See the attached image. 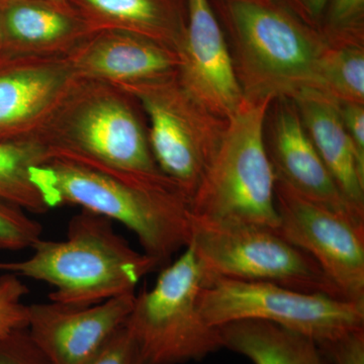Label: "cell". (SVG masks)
Instances as JSON below:
<instances>
[{"mask_svg":"<svg viewBox=\"0 0 364 364\" xmlns=\"http://www.w3.org/2000/svg\"><path fill=\"white\" fill-rule=\"evenodd\" d=\"M32 181L49 210L78 205L123 224L159 267L188 246L191 200L164 174L140 176L51 156L33 167Z\"/></svg>","mask_w":364,"mask_h":364,"instance_id":"obj_1","label":"cell"},{"mask_svg":"<svg viewBox=\"0 0 364 364\" xmlns=\"http://www.w3.org/2000/svg\"><path fill=\"white\" fill-rule=\"evenodd\" d=\"M244 97H293L318 90L325 40L284 0H210Z\"/></svg>","mask_w":364,"mask_h":364,"instance_id":"obj_2","label":"cell"},{"mask_svg":"<svg viewBox=\"0 0 364 364\" xmlns=\"http://www.w3.org/2000/svg\"><path fill=\"white\" fill-rule=\"evenodd\" d=\"M30 257L0 261V272L44 282L55 287L49 299L73 306L97 305L135 291L138 282L159 264L131 247L112 220L82 210L68 224L65 240L41 238Z\"/></svg>","mask_w":364,"mask_h":364,"instance_id":"obj_3","label":"cell"},{"mask_svg":"<svg viewBox=\"0 0 364 364\" xmlns=\"http://www.w3.org/2000/svg\"><path fill=\"white\" fill-rule=\"evenodd\" d=\"M146 121L142 107L126 90L79 79L35 138L51 156L159 176Z\"/></svg>","mask_w":364,"mask_h":364,"instance_id":"obj_4","label":"cell"},{"mask_svg":"<svg viewBox=\"0 0 364 364\" xmlns=\"http://www.w3.org/2000/svg\"><path fill=\"white\" fill-rule=\"evenodd\" d=\"M272 100L245 97L229 119L221 145L191 198L193 217L277 231V176L264 143L265 117Z\"/></svg>","mask_w":364,"mask_h":364,"instance_id":"obj_5","label":"cell"},{"mask_svg":"<svg viewBox=\"0 0 364 364\" xmlns=\"http://www.w3.org/2000/svg\"><path fill=\"white\" fill-rule=\"evenodd\" d=\"M203 274L193 248L160 272L154 287L135 296L124 323L146 364L198 361L223 348L219 328L200 310Z\"/></svg>","mask_w":364,"mask_h":364,"instance_id":"obj_6","label":"cell"},{"mask_svg":"<svg viewBox=\"0 0 364 364\" xmlns=\"http://www.w3.org/2000/svg\"><path fill=\"white\" fill-rule=\"evenodd\" d=\"M200 310L212 327L261 321L299 333L318 344L364 329V301L304 293L272 282L203 279Z\"/></svg>","mask_w":364,"mask_h":364,"instance_id":"obj_7","label":"cell"},{"mask_svg":"<svg viewBox=\"0 0 364 364\" xmlns=\"http://www.w3.org/2000/svg\"><path fill=\"white\" fill-rule=\"evenodd\" d=\"M188 245L196 254L203 279L272 282L304 293L345 299L309 254L275 230L191 215Z\"/></svg>","mask_w":364,"mask_h":364,"instance_id":"obj_8","label":"cell"},{"mask_svg":"<svg viewBox=\"0 0 364 364\" xmlns=\"http://www.w3.org/2000/svg\"><path fill=\"white\" fill-rule=\"evenodd\" d=\"M117 87L133 95L142 107L158 168L191 202L221 145L229 121L191 97L177 75Z\"/></svg>","mask_w":364,"mask_h":364,"instance_id":"obj_9","label":"cell"},{"mask_svg":"<svg viewBox=\"0 0 364 364\" xmlns=\"http://www.w3.org/2000/svg\"><path fill=\"white\" fill-rule=\"evenodd\" d=\"M277 233L309 254L343 296L364 301V225L275 182Z\"/></svg>","mask_w":364,"mask_h":364,"instance_id":"obj_10","label":"cell"},{"mask_svg":"<svg viewBox=\"0 0 364 364\" xmlns=\"http://www.w3.org/2000/svg\"><path fill=\"white\" fill-rule=\"evenodd\" d=\"M78 80L67 57L0 59V141L35 138Z\"/></svg>","mask_w":364,"mask_h":364,"instance_id":"obj_11","label":"cell"},{"mask_svg":"<svg viewBox=\"0 0 364 364\" xmlns=\"http://www.w3.org/2000/svg\"><path fill=\"white\" fill-rule=\"evenodd\" d=\"M188 26L177 79L208 111L229 121L244 97L221 23L210 0H186Z\"/></svg>","mask_w":364,"mask_h":364,"instance_id":"obj_12","label":"cell"},{"mask_svg":"<svg viewBox=\"0 0 364 364\" xmlns=\"http://www.w3.org/2000/svg\"><path fill=\"white\" fill-rule=\"evenodd\" d=\"M264 143L277 181L306 200L364 225V215L347 202L314 147L291 98H273L265 117Z\"/></svg>","mask_w":364,"mask_h":364,"instance_id":"obj_13","label":"cell"},{"mask_svg":"<svg viewBox=\"0 0 364 364\" xmlns=\"http://www.w3.org/2000/svg\"><path fill=\"white\" fill-rule=\"evenodd\" d=\"M135 291L88 306L50 301L28 306V332L51 364H87L123 327Z\"/></svg>","mask_w":364,"mask_h":364,"instance_id":"obj_14","label":"cell"},{"mask_svg":"<svg viewBox=\"0 0 364 364\" xmlns=\"http://www.w3.org/2000/svg\"><path fill=\"white\" fill-rule=\"evenodd\" d=\"M79 79L114 86L173 77L178 53L156 41L123 31L91 33L67 56Z\"/></svg>","mask_w":364,"mask_h":364,"instance_id":"obj_15","label":"cell"},{"mask_svg":"<svg viewBox=\"0 0 364 364\" xmlns=\"http://www.w3.org/2000/svg\"><path fill=\"white\" fill-rule=\"evenodd\" d=\"M0 21L6 57H67L93 33L75 11L44 0H4Z\"/></svg>","mask_w":364,"mask_h":364,"instance_id":"obj_16","label":"cell"},{"mask_svg":"<svg viewBox=\"0 0 364 364\" xmlns=\"http://www.w3.org/2000/svg\"><path fill=\"white\" fill-rule=\"evenodd\" d=\"M291 98L309 138L342 195L364 215V163L345 130L336 100L315 88L301 90Z\"/></svg>","mask_w":364,"mask_h":364,"instance_id":"obj_17","label":"cell"},{"mask_svg":"<svg viewBox=\"0 0 364 364\" xmlns=\"http://www.w3.org/2000/svg\"><path fill=\"white\" fill-rule=\"evenodd\" d=\"M91 32L123 31L181 50L188 26L186 0H68Z\"/></svg>","mask_w":364,"mask_h":364,"instance_id":"obj_18","label":"cell"},{"mask_svg":"<svg viewBox=\"0 0 364 364\" xmlns=\"http://www.w3.org/2000/svg\"><path fill=\"white\" fill-rule=\"evenodd\" d=\"M219 329L223 348L253 364H332L317 342L272 323L239 321Z\"/></svg>","mask_w":364,"mask_h":364,"instance_id":"obj_19","label":"cell"},{"mask_svg":"<svg viewBox=\"0 0 364 364\" xmlns=\"http://www.w3.org/2000/svg\"><path fill=\"white\" fill-rule=\"evenodd\" d=\"M51 157L37 138L0 141V202L32 214L49 210L32 181V169Z\"/></svg>","mask_w":364,"mask_h":364,"instance_id":"obj_20","label":"cell"},{"mask_svg":"<svg viewBox=\"0 0 364 364\" xmlns=\"http://www.w3.org/2000/svg\"><path fill=\"white\" fill-rule=\"evenodd\" d=\"M325 42L318 61V90L338 102L364 105V41Z\"/></svg>","mask_w":364,"mask_h":364,"instance_id":"obj_21","label":"cell"},{"mask_svg":"<svg viewBox=\"0 0 364 364\" xmlns=\"http://www.w3.org/2000/svg\"><path fill=\"white\" fill-rule=\"evenodd\" d=\"M318 31L327 42L364 41V0H328Z\"/></svg>","mask_w":364,"mask_h":364,"instance_id":"obj_22","label":"cell"},{"mask_svg":"<svg viewBox=\"0 0 364 364\" xmlns=\"http://www.w3.org/2000/svg\"><path fill=\"white\" fill-rule=\"evenodd\" d=\"M28 289L20 277L13 273L0 275V338L11 333L26 329L28 323V306L23 299Z\"/></svg>","mask_w":364,"mask_h":364,"instance_id":"obj_23","label":"cell"},{"mask_svg":"<svg viewBox=\"0 0 364 364\" xmlns=\"http://www.w3.org/2000/svg\"><path fill=\"white\" fill-rule=\"evenodd\" d=\"M43 226L25 210L0 202V250L32 248L42 238Z\"/></svg>","mask_w":364,"mask_h":364,"instance_id":"obj_24","label":"cell"},{"mask_svg":"<svg viewBox=\"0 0 364 364\" xmlns=\"http://www.w3.org/2000/svg\"><path fill=\"white\" fill-rule=\"evenodd\" d=\"M87 364H146L127 328H119Z\"/></svg>","mask_w":364,"mask_h":364,"instance_id":"obj_25","label":"cell"},{"mask_svg":"<svg viewBox=\"0 0 364 364\" xmlns=\"http://www.w3.org/2000/svg\"><path fill=\"white\" fill-rule=\"evenodd\" d=\"M0 364H51L33 343L28 329L0 338Z\"/></svg>","mask_w":364,"mask_h":364,"instance_id":"obj_26","label":"cell"},{"mask_svg":"<svg viewBox=\"0 0 364 364\" xmlns=\"http://www.w3.org/2000/svg\"><path fill=\"white\" fill-rule=\"evenodd\" d=\"M332 364H364V329L318 344Z\"/></svg>","mask_w":364,"mask_h":364,"instance_id":"obj_27","label":"cell"},{"mask_svg":"<svg viewBox=\"0 0 364 364\" xmlns=\"http://www.w3.org/2000/svg\"><path fill=\"white\" fill-rule=\"evenodd\" d=\"M337 107L342 123L359 159L364 163V105L356 102H338Z\"/></svg>","mask_w":364,"mask_h":364,"instance_id":"obj_28","label":"cell"},{"mask_svg":"<svg viewBox=\"0 0 364 364\" xmlns=\"http://www.w3.org/2000/svg\"><path fill=\"white\" fill-rule=\"evenodd\" d=\"M306 23L318 30L328 0H284Z\"/></svg>","mask_w":364,"mask_h":364,"instance_id":"obj_29","label":"cell"},{"mask_svg":"<svg viewBox=\"0 0 364 364\" xmlns=\"http://www.w3.org/2000/svg\"><path fill=\"white\" fill-rule=\"evenodd\" d=\"M44 1L49 2V4H53V6L59 7V9H63V11H74V9H72L70 4H69L68 0H44Z\"/></svg>","mask_w":364,"mask_h":364,"instance_id":"obj_30","label":"cell"},{"mask_svg":"<svg viewBox=\"0 0 364 364\" xmlns=\"http://www.w3.org/2000/svg\"><path fill=\"white\" fill-rule=\"evenodd\" d=\"M6 57V44H4V31H2L1 21H0V59Z\"/></svg>","mask_w":364,"mask_h":364,"instance_id":"obj_31","label":"cell"},{"mask_svg":"<svg viewBox=\"0 0 364 364\" xmlns=\"http://www.w3.org/2000/svg\"><path fill=\"white\" fill-rule=\"evenodd\" d=\"M4 0H0V4H1L2 2H4Z\"/></svg>","mask_w":364,"mask_h":364,"instance_id":"obj_32","label":"cell"}]
</instances>
